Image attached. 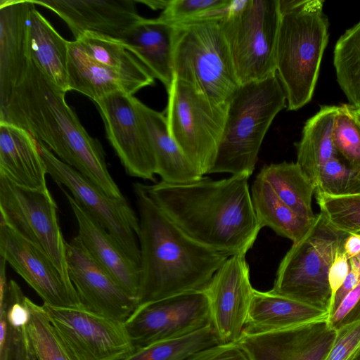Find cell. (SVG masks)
Wrapping results in <instances>:
<instances>
[{
    "label": "cell",
    "instance_id": "obj_36",
    "mask_svg": "<svg viewBox=\"0 0 360 360\" xmlns=\"http://www.w3.org/2000/svg\"><path fill=\"white\" fill-rule=\"evenodd\" d=\"M320 212L335 229L360 236V193L332 195L316 191Z\"/></svg>",
    "mask_w": 360,
    "mask_h": 360
},
{
    "label": "cell",
    "instance_id": "obj_47",
    "mask_svg": "<svg viewBox=\"0 0 360 360\" xmlns=\"http://www.w3.org/2000/svg\"><path fill=\"white\" fill-rule=\"evenodd\" d=\"M26 360H36V358L32 351L29 341H28V347H27V354H26Z\"/></svg>",
    "mask_w": 360,
    "mask_h": 360
},
{
    "label": "cell",
    "instance_id": "obj_18",
    "mask_svg": "<svg viewBox=\"0 0 360 360\" xmlns=\"http://www.w3.org/2000/svg\"><path fill=\"white\" fill-rule=\"evenodd\" d=\"M56 13L75 39L91 32L119 39L142 17L136 0H32Z\"/></svg>",
    "mask_w": 360,
    "mask_h": 360
},
{
    "label": "cell",
    "instance_id": "obj_21",
    "mask_svg": "<svg viewBox=\"0 0 360 360\" xmlns=\"http://www.w3.org/2000/svg\"><path fill=\"white\" fill-rule=\"evenodd\" d=\"M328 316L327 311L255 289L243 333L262 334L325 323Z\"/></svg>",
    "mask_w": 360,
    "mask_h": 360
},
{
    "label": "cell",
    "instance_id": "obj_9",
    "mask_svg": "<svg viewBox=\"0 0 360 360\" xmlns=\"http://www.w3.org/2000/svg\"><path fill=\"white\" fill-rule=\"evenodd\" d=\"M165 117L169 134L198 172L210 174L224 131L227 104H218L174 77Z\"/></svg>",
    "mask_w": 360,
    "mask_h": 360
},
{
    "label": "cell",
    "instance_id": "obj_44",
    "mask_svg": "<svg viewBox=\"0 0 360 360\" xmlns=\"http://www.w3.org/2000/svg\"><path fill=\"white\" fill-rule=\"evenodd\" d=\"M349 270L350 266L348 257L344 251L339 252L330 268L328 274V281L332 295L331 302L335 294L346 279Z\"/></svg>",
    "mask_w": 360,
    "mask_h": 360
},
{
    "label": "cell",
    "instance_id": "obj_29",
    "mask_svg": "<svg viewBox=\"0 0 360 360\" xmlns=\"http://www.w3.org/2000/svg\"><path fill=\"white\" fill-rule=\"evenodd\" d=\"M257 175L297 214L309 221L316 219L317 214L311 206L316 187L297 162L284 161L266 165Z\"/></svg>",
    "mask_w": 360,
    "mask_h": 360
},
{
    "label": "cell",
    "instance_id": "obj_7",
    "mask_svg": "<svg viewBox=\"0 0 360 360\" xmlns=\"http://www.w3.org/2000/svg\"><path fill=\"white\" fill-rule=\"evenodd\" d=\"M221 20L174 25L173 72L212 101L227 104L240 83Z\"/></svg>",
    "mask_w": 360,
    "mask_h": 360
},
{
    "label": "cell",
    "instance_id": "obj_23",
    "mask_svg": "<svg viewBox=\"0 0 360 360\" xmlns=\"http://www.w3.org/2000/svg\"><path fill=\"white\" fill-rule=\"evenodd\" d=\"M0 173L26 188H47L46 167L37 140L24 129L4 121H0Z\"/></svg>",
    "mask_w": 360,
    "mask_h": 360
},
{
    "label": "cell",
    "instance_id": "obj_2",
    "mask_svg": "<svg viewBox=\"0 0 360 360\" xmlns=\"http://www.w3.org/2000/svg\"><path fill=\"white\" fill-rule=\"evenodd\" d=\"M65 94L30 60L6 104L0 108V121L28 131L107 195L124 198L109 173L101 143L86 131L66 103Z\"/></svg>",
    "mask_w": 360,
    "mask_h": 360
},
{
    "label": "cell",
    "instance_id": "obj_39",
    "mask_svg": "<svg viewBox=\"0 0 360 360\" xmlns=\"http://www.w3.org/2000/svg\"><path fill=\"white\" fill-rule=\"evenodd\" d=\"M1 313L0 360H26L28 340L25 326L8 323Z\"/></svg>",
    "mask_w": 360,
    "mask_h": 360
},
{
    "label": "cell",
    "instance_id": "obj_17",
    "mask_svg": "<svg viewBox=\"0 0 360 360\" xmlns=\"http://www.w3.org/2000/svg\"><path fill=\"white\" fill-rule=\"evenodd\" d=\"M70 279L83 307L124 323L138 307L120 285L91 256L77 236L66 242Z\"/></svg>",
    "mask_w": 360,
    "mask_h": 360
},
{
    "label": "cell",
    "instance_id": "obj_13",
    "mask_svg": "<svg viewBox=\"0 0 360 360\" xmlns=\"http://www.w3.org/2000/svg\"><path fill=\"white\" fill-rule=\"evenodd\" d=\"M43 307L50 322L80 360H120L134 350L124 323L84 308Z\"/></svg>",
    "mask_w": 360,
    "mask_h": 360
},
{
    "label": "cell",
    "instance_id": "obj_22",
    "mask_svg": "<svg viewBox=\"0 0 360 360\" xmlns=\"http://www.w3.org/2000/svg\"><path fill=\"white\" fill-rule=\"evenodd\" d=\"M175 27L158 18H141L118 39L160 80L167 91L174 79L173 49Z\"/></svg>",
    "mask_w": 360,
    "mask_h": 360
},
{
    "label": "cell",
    "instance_id": "obj_16",
    "mask_svg": "<svg viewBox=\"0 0 360 360\" xmlns=\"http://www.w3.org/2000/svg\"><path fill=\"white\" fill-rule=\"evenodd\" d=\"M245 255L229 257L204 290L220 344H237L245 325L255 290Z\"/></svg>",
    "mask_w": 360,
    "mask_h": 360
},
{
    "label": "cell",
    "instance_id": "obj_40",
    "mask_svg": "<svg viewBox=\"0 0 360 360\" xmlns=\"http://www.w3.org/2000/svg\"><path fill=\"white\" fill-rule=\"evenodd\" d=\"M360 354V321L336 331L334 341L323 360H355Z\"/></svg>",
    "mask_w": 360,
    "mask_h": 360
},
{
    "label": "cell",
    "instance_id": "obj_20",
    "mask_svg": "<svg viewBox=\"0 0 360 360\" xmlns=\"http://www.w3.org/2000/svg\"><path fill=\"white\" fill-rule=\"evenodd\" d=\"M32 0L0 1V108L24 75L30 60L27 27Z\"/></svg>",
    "mask_w": 360,
    "mask_h": 360
},
{
    "label": "cell",
    "instance_id": "obj_14",
    "mask_svg": "<svg viewBox=\"0 0 360 360\" xmlns=\"http://www.w3.org/2000/svg\"><path fill=\"white\" fill-rule=\"evenodd\" d=\"M133 95L116 91L96 103L107 138L126 173L133 177L155 181L156 165L148 134Z\"/></svg>",
    "mask_w": 360,
    "mask_h": 360
},
{
    "label": "cell",
    "instance_id": "obj_33",
    "mask_svg": "<svg viewBox=\"0 0 360 360\" xmlns=\"http://www.w3.org/2000/svg\"><path fill=\"white\" fill-rule=\"evenodd\" d=\"M333 65L337 81L349 104L360 108V20L337 41Z\"/></svg>",
    "mask_w": 360,
    "mask_h": 360
},
{
    "label": "cell",
    "instance_id": "obj_8",
    "mask_svg": "<svg viewBox=\"0 0 360 360\" xmlns=\"http://www.w3.org/2000/svg\"><path fill=\"white\" fill-rule=\"evenodd\" d=\"M279 21V0H231L220 25L240 84L276 73Z\"/></svg>",
    "mask_w": 360,
    "mask_h": 360
},
{
    "label": "cell",
    "instance_id": "obj_38",
    "mask_svg": "<svg viewBox=\"0 0 360 360\" xmlns=\"http://www.w3.org/2000/svg\"><path fill=\"white\" fill-rule=\"evenodd\" d=\"M316 191L332 195L360 193V174L344 163L339 156L321 168Z\"/></svg>",
    "mask_w": 360,
    "mask_h": 360
},
{
    "label": "cell",
    "instance_id": "obj_41",
    "mask_svg": "<svg viewBox=\"0 0 360 360\" xmlns=\"http://www.w3.org/2000/svg\"><path fill=\"white\" fill-rule=\"evenodd\" d=\"M360 321V282L341 301L328 316V327L337 331L348 324Z\"/></svg>",
    "mask_w": 360,
    "mask_h": 360
},
{
    "label": "cell",
    "instance_id": "obj_34",
    "mask_svg": "<svg viewBox=\"0 0 360 360\" xmlns=\"http://www.w3.org/2000/svg\"><path fill=\"white\" fill-rule=\"evenodd\" d=\"M220 344L212 326L180 338L155 342L120 360H185L195 352Z\"/></svg>",
    "mask_w": 360,
    "mask_h": 360
},
{
    "label": "cell",
    "instance_id": "obj_32",
    "mask_svg": "<svg viewBox=\"0 0 360 360\" xmlns=\"http://www.w3.org/2000/svg\"><path fill=\"white\" fill-rule=\"evenodd\" d=\"M30 318L25 331L36 360H80L50 322L43 305L28 297Z\"/></svg>",
    "mask_w": 360,
    "mask_h": 360
},
{
    "label": "cell",
    "instance_id": "obj_37",
    "mask_svg": "<svg viewBox=\"0 0 360 360\" xmlns=\"http://www.w3.org/2000/svg\"><path fill=\"white\" fill-rule=\"evenodd\" d=\"M335 148L349 168L360 174V122L349 104L338 105L333 129Z\"/></svg>",
    "mask_w": 360,
    "mask_h": 360
},
{
    "label": "cell",
    "instance_id": "obj_3",
    "mask_svg": "<svg viewBox=\"0 0 360 360\" xmlns=\"http://www.w3.org/2000/svg\"><path fill=\"white\" fill-rule=\"evenodd\" d=\"M139 212L140 249L138 307L175 295L204 291L230 257L186 235L148 195L133 184Z\"/></svg>",
    "mask_w": 360,
    "mask_h": 360
},
{
    "label": "cell",
    "instance_id": "obj_26",
    "mask_svg": "<svg viewBox=\"0 0 360 360\" xmlns=\"http://www.w3.org/2000/svg\"><path fill=\"white\" fill-rule=\"evenodd\" d=\"M35 6L30 11L28 21L29 60L53 84L67 92V66L70 41L65 39L53 28Z\"/></svg>",
    "mask_w": 360,
    "mask_h": 360
},
{
    "label": "cell",
    "instance_id": "obj_27",
    "mask_svg": "<svg viewBox=\"0 0 360 360\" xmlns=\"http://www.w3.org/2000/svg\"><path fill=\"white\" fill-rule=\"evenodd\" d=\"M338 105H321L305 122L302 137L296 143L297 163L316 187L323 166L339 156L333 139Z\"/></svg>",
    "mask_w": 360,
    "mask_h": 360
},
{
    "label": "cell",
    "instance_id": "obj_48",
    "mask_svg": "<svg viewBox=\"0 0 360 360\" xmlns=\"http://www.w3.org/2000/svg\"><path fill=\"white\" fill-rule=\"evenodd\" d=\"M349 105H350V108H351V110H352L353 114L354 115L356 118L358 120V121L360 122V108L355 107L351 104H349Z\"/></svg>",
    "mask_w": 360,
    "mask_h": 360
},
{
    "label": "cell",
    "instance_id": "obj_12",
    "mask_svg": "<svg viewBox=\"0 0 360 360\" xmlns=\"http://www.w3.org/2000/svg\"><path fill=\"white\" fill-rule=\"evenodd\" d=\"M124 326L134 349L177 339L212 326L204 291L175 295L139 306Z\"/></svg>",
    "mask_w": 360,
    "mask_h": 360
},
{
    "label": "cell",
    "instance_id": "obj_1",
    "mask_svg": "<svg viewBox=\"0 0 360 360\" xmlns=\"http://www.w3.org/2000/svg\"><path fill=\"white\" fill-rule=\"evenodd\" d=\"M151 198L186 235L229 256L246 255L262 229L255 214L248 178L207 176L184 184H145Z\"/></svg>",
    "mask_w": 360,
    "mask_h": 360
},
{
    "label": "cell",
    "instance_id": "obj_31",
    "mask_svg": "<svg viewBox=\"0 0 360 360\" xmlns=\"http://www.w3.org/2000/svg\"><path fill=\"white\" fill-rule=\"evenodd\" d=\"M326 323L262 334L243 333L238 344L249 360H295Z\"/></svg>",
    "mask_w": 360,
    "mask_h": 360
},
{
    "label": "cell",
    "instance_id": "obj_19",
    "mask_svg": "<svg viewBox=\"0 0 360 360\" xmlns=\"http://www.w3.org/2000/svg\"><path fill=\"white\" fill-rule=\"evenodd\" d=\"M77 220V237L93 259L132 297L138 301L140 264L130 257L108 231L84 210L63 188Z\"/></svg>",
    "mask_w": 360,
    "mask_h": 360
},
{
    "label": "cell",
    "instance_id": "obj_43",
    "mask_svg": "<svg viewBox=\"0 0 360 360\" xmlns=\"http://www.w3.org/2000/svg\"><path fill=\"white\" fill-rule=\"evenodd\" d=\"M185 360H249L237 343L217 344L188 356Z\"/></svg>",
    "mask_w": 360,
    "mask_h": 360
},
{
    "label": "cell",
    "instance_id": "obj_30",
    "mask_svg": "<svg viewBox=\"0 0 360 360\" xmlns=\"http://www.w3.org/2000/svg\"><path fill=\"white\" fill-rule=\"evenodd\" d=\"M75 40L96 62L143 87L153 84L155 78L151 73L118 39L86 32Z\"/></svg>",
    "mask_w": 360,
    "mask_h": 360
},
{
    "label": "cell",
    "instance_id": "obj_6",
    "mask_svg": "<svg viewBox=\"0 0 360 360\" xmlns=\"http://www.w3.org/2000/svg\"><path fill=\"white\" fill-rule=\"evenodd\" d=\"M349 235L335 229L321 212L317 214L307 235L292 243L281 259L270 291L328 312L329 270L337 254L344 251Z\"/></svg>",
    "mask_w": 360,
    "mask_h": 360
},
{
    "label": "cell",
    "instance_id": "obj_15",
    "mask_svg": "<svg viewBox=\"0 0 360 360\" xmlns=\"http://www.w3.org/2000/svg\"><path fill=\"white\" fill-rule=\"evenodd\" d=\"M0 256L35 290L44 304L84 308L71 281L39 248L0 222Z\"/></svg>",
    "mask_w": 360,
    "mask_h": 360
},
{
    "label": "cell",
    "instance_id": "obj_35",
    "mask_svg": "<svg viewBox=\"0 0 360 360\" xmlns=\"http://www.w3.org/2000/svg\"><path fill=\"white\" fill-rule=\"evenodd\" d=\"M231 0H168L158 18L172 25L222 19Z\"/></svg>",
    "mask_w": 360,
    "mask_h": 360
},
{
    "label": "cell",
    "instance_id": "obj_11",
    "mask_svg": "<svg viewBox=\"0 0 360 360\" xmlns=\"http://www.w3.org/2000/svg\"><path fill=\"white\" fill-rule=\"evenodd\" d=\"M37 143L47 174L60 187H65L75 201L140 264L137 241L139 219L125 198H116L107 195L89 179L59 160L44 144Z\"/></svg>",
    "mask_w": 360,
    "mask_h": 360
},
{
    "label": "cell",
    "instance_id": "obj_5",
    "mask_svg": "<svg viewBox=\"0 0 360 360\" xmlns=\"http://www.w3.org/2000/svg\"><path fill=\"white\" fill-rule=\"evenodd\" d=\"M285 107L286 96L276 73L240 84L227 103L224 131L210 174L249 178L269 127Z\"/></svg>",
    "mask_w": 360,
    "mask_h": 360
},
{
    "label": "cell",
    "instance_id": "obj_42",
    "mask_svg": "<svg viewBox=\"0 0 360 360\" xmlns=\"http://www.w3.org/2000/svg\"><path fill=\"white\" fill-rule=\"evenodd\" d=\"M335 335L336 331L324 323L300 350L295 360H323Z\"/></svg>",
    "mask_w": 360,
    "mask_h": 360
},
{
    "label": "cell",
    "instance_id": "obj_46",
    "mask_svg": "<svg viewBox=\"0 0 360 360\" xmlns=\"http://www.w3.org/2000/svg\"><path fill=\"white\" fill-rule=\"evenodd\" d=\"M167 1L168 0H136V3H143L154 10H163L167 4Z\"/></svg>",
    "mask_w": 360,
    "mask_h": 360
},
{
    "label": "cell",
    "instance_id": "obj_45",
    "mask_svg": "<svg viewBox=\"0 0 360 360\" xmlns=\"http://www.w3.org/2000/svg\"><path fill=\"white\" fill-rule=\"evenodd\" d=\"M344 252L349 259L360 254V236H348L344 243Z\"/></svg>",
    "mask_w": 360,
    "mask_h": 360
},
{
    "label": "cell",
    "instance_id": "obj_4",
    "mask_svg": "<svg viewBox=\"0 0 360 360\" xmlns=\"http://www.w3.org/2000/svg\"><path fill=\"white\" fill-rule=\"evenodd\" d=\"M323 0H279L276 72L287 108L304 107L314 95L328 41V20Z\"/></svg>",
    "mask_w": 360,
    "mask_h": 360
},
{
    "label": "cell",
    "instance_id": "obj_25",
    "mask_svg": "<svg viewBox=\"0 0 360 360\" xmlns=\"http://www.w3.org/2000/svg\"><path fill=\"white\" fill-rule=\"evenodd\" d=\"M138 108L146 128L161 181L184 184L202 176L169 133L166 117L138 100Z\"/></svg>",
    "mask_w": 360,
    "mask_h": 360
},
{
    "label": "cell",
    "instance_id": "obj_28",
    "mask_svg": "<svg viewBox=\"0 0 360 360\" xmlns=\"http://www.w3.org/2000/svg\"><path fill=\"white\" fill-rule=\"evenodd\" d=\"M251 198L261 227H269L278 235L292 240V243L301 241L316 221H309L297 214L258 175L251 186Z\"/></svg>",
    "mask_w": 360,
    "mask_h": 360
},
{
    "label": "cell",
    "instance_id": "obj_10",
    "mask_svg": "<svg viewBox=\"0 0 360 360\" xmlns=\"http://www.w3.org/2000/svg\"><path fill=\"white\" fill-rule=\"evenodd\" d=\"M0 222L43 250L70 279L66 241L59 225L57 205L48 188H26L0 173Z\"/></svg>",
    "mask_w": 360,
    "mask_h": 360
},
{
    "label": "cell",
    "instance_id": "obj_49",
    "mask_svg": "<svg viewBox=\"0 0 360 360\" xmlns=\"http://www.w3.org/2000/svg\"><path fill=\"white\" fill-rule=\"evenodd\" d=\"M355 360H360V354L356 357Z\"/></svg>",
    "mask_w": 360,
    "mask_h": 360
},
{
    "label": "cell",
    "instance_id": "obj_24",
    "mask_svg": "<svg viewBox=\"0 0 360 360\" xmlns=\"http://www.w3.org/2000/svg\"><path fill=\"white\" fill-rule=\"evenodd\" d=\"M67 74L68 91L82 93L95 103L116 91L134 95L143 88L94 60L76 40L70 41Z\"/></svg>",
    "mask_w": 360,
    "mask_h": 360
}]
</instances>
